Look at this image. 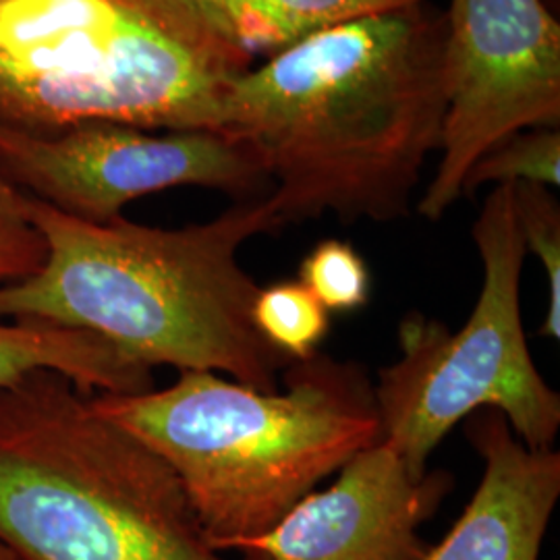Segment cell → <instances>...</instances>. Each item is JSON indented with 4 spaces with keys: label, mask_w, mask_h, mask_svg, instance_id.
I'll return each mask as SVG.
<instances>
[{
    "label": "cell",
    "mask_w": 560,
    "mask_h": 560,
    "mask_svg": "<svg viewBox=\"0 0 560 560\" xmlns=\"http://www.w3.org/2000/svg\"><path fill=\"white\" fill-rule=\"evenodd\" d=\"M106 420L179 478L217 552L270 532L298 502L382 439L374 384L353 361L316 353L261 393L214 372H179L138 395H92Z\"/></svg>",
    "instance_id": "3957f363"
},
{
    "label": "cell",
    "mask_w": 560,
    "mask_h": 560,
    "mask_svg": "<svg viewBox=\"0 0 560 560\" xmlns=\"http://www.w3.org/2000/svg\"><path fill=\"white\" fill-rule=\"evenodd\" d=\"M254 67L221 0H0V120L219 131Z\"/></svg>",
    "instance_id": "277c9868"
},
{
    "label": "cell",
    "mask_w": 560,
    "mask_h": 560,
    "mask_svg": "<svg viewBox=\"0 0 560 560\" xmlns=\"http://www.w3.org/2000/svg\"><path fill=\"white\" fill-rule=\"evenodd\" d=\"M0 541L20 560H226L175 471L48 370L0 388Z\"/></svg>",
    "instance_id": "5b68a950"
},
{
    "label": "cell",
    "mask_w": 560,
    "mask_h": 560,
    "mask_svg": "<svg viewBox=\"0 0 560 560\" xmlns=\"http://www.w3.org/2000/svg\"><path fill=\"white\" fill-rule=\"evenodd\" d=\"M48 370L88 395H138L154 388L150 368L88 330L44 320L0 318V388Z\"/></svg>",
    "instance_id": "8fae6325"
},
{
    "label": "cell",
    "mask_w": 560,
    "mask_h": 560,
    "mask_svg": "<svg viewBox=\"0 0 560 560\" xmlns=\"http://www.w3.org/2000/svg\"><path fill=\"white\" fill-rule=\"evenodd\" d=\"M483 280L471 316L451 332L441 320H400V358L374 384L382 441L413 474H425L434 448L480 409L502 413L532 451H548L560 428V395L532 360L521 320L525 245L513 185H494L474 222Z\"/></svg>",
    "instance_id": "8992f818"
},
{
    "label": "cell",
    "mask_w": 560,
    "mask_h": 560,
    "mask_svg": "<svg viewBox=\"0 0 560 560\" xmlns=\"http://www.w3.org/2000/svg\"><path fill=\"white\" fill-rule=\"evenodd\" d=\"M0 560H20L2 541H0Z\"/></svg>",
    "instance_id": "ac0fdd59"
},
{
    "label": "cell",
    "mask_w": 560,
    "mask_h": 560,
    "mask_svg": "<svg viewBox=\"0 0 560 560\" xmlns=\"http://www.w3.org/2000/svg\"><path fill=\"white\" fill-rule=\"evenodd\" d=\"M546 2H548V4H552V0H546ZM555 4H559V0H555Z\"/></svg>",
    "instance_id": "d6986e66"
},
{
    "label": "cell",
    "mask_w": 560,
    "mask_h": 560,
    "mask_svg": "<svg viewBox=\"0 0 560 560\" xmlns=\"http://www.w3.org/2000/svg\"><path fill=\"white\" fill-rule=\"evenodd\" d=\"M46 243L25 208V194L0 175V287L34 277Z\"/></svg>",
    "instance_id": "e0dca14e"
},
{
    "label": "cell",
    "mask_w": 560,
    "mask_h": 560,
    "mask_svg": "<svg viewBox=\"0 0 560 560\" xmlns=\"http://www.w3.org/2000/svg\"><path fill=\"white\" fill-rule=\"evenodd\" d=\"M300 282L328 312L349 314L370 301L372 277L360 252L340 240L320 241L300 266Z\"/></svg>",
    "instance_id": "2e32d148"
},
{
    "label": "cell",
    "mask_w": 560,
    "mask_h": 560,
    "mask_svg": "<svg viewBox=\"0 0 560 560\" xmlns=\"http://www.w3.org/2000/svg\"><path fill=\"white\" fill-rule=\"evenodd\" d=\"M441 162L418 201L436 222L502 140L560 125V23L546 0H448Z\"/></svg>",
    "instance_id": "ba28073f"
},
{
    "label": "cell",
    "mask_w": 560,
    "mask_h": 560,
    "mask_svg": "<svg viewBox=\"0 0 560 560\" xmlns=\"http://www.w3.org/2000/svg\"><path fill=\"white\" fill-rule=\"evenodd\" d=\"M241 44L272 57L312 34L349 21L405 9L423 0H221Z\"/></svg>",
    "instance_id": "7c38bea8"
},
{
    "label": "cell",
    "mask_w": 560,
    "mask_h": 560,
    "mask_svg": "<svg viewBox=\"0 0 560 560\" xmlns=\"http://www.w3.org/2000/svg\"><path fill=\"white\" fill-rule=\"evenodd\" d=\"M46 243L30 279L0 287V318L44 320L98 335L154 370L221 372L277 393L287 360L252 318L260 291L241 247L280 229L268 198L233 203L217 219L180 229L78 221L25 196Z\"/></svg>",
    "instance_id": "7a4b0ae2"
},
{
    "label": "cell",
    "mask_w": 560,
    "mask_h": 560,
    "mask_svg": "<svg viewBox=\"0 0 560 560\" xmlns=\"http://www.w3.org/2000/svg\"><path fill=\"white\" fill-rule=\"evenodd\" d=\"M515 214L527 254L544 266L548 280V310L540 335L560 339V208L552 191L536 183H515Z\"/></svg>",
    "instance_id": "9a60e30c"
},
{
    "label": "cell",
    "mask_w": 560,
    "mask_h": 560,
    "mask_svg": "<svg viewBox=\"0 0 560 560\" xmlns=\"http://www.w3.org/2000/svg\"><path fill=\"white\" fill-rule=\"evenodd\" d=\"M536 183L559 187L560 131L557 127H534L520 131L476 161L463 180L460 196H474L483 185Z\"/></svg>",
    "instance_id": "5bb4252c"
},
{
    "label": "cell",
    "mask_w": 560,
    "mask_h": 560,
    "mask_svg": "<svg viewBox=\"0 0 560 560\" xmlns=\"http://www.w3.org/2000/svg\"><path fill=\"white\" fill-rule=\"evenodd\" d=\"M455 488L444 471L413 474L378 441L340 467L339 478L303 497L258 538L231 541L224 552L245 560H421L430 544L420 527Z\"/></svg>",
    "instance_id": "9c48e42d"
},
{
    "label": "cell",
    "mask_w": 560,
    "mask_h": 560,
    "mask_svg": "<svg viewBox=\"0 0 560 560\" xmlns=\"http://www.w3.org/2000/svg\"><path fill=\"white\" fill-rule=\"evenodd\" d=\"M469 418L467 439L483 460L480 486L421 560H538L559 502L560 453L527 448L494 409Z\"/></svg>",
    "instance_id": "30bf717a"
},
{
    "label": "cell",
    "mask_w": 560,
    "mask_h": 560,
    "mask_svg": "<svg viewBox=\"0 0 560 560\" xmlns=\"http://www.w3.org/2000/svg\"><path fill=\"white\" fill-rule=\"evenodd\" d=\"M444 11L428 0L312 34L233 83L219 133L252 145L280 226L409 214L441 150Z\"/></svg>",
    "instance_id": "6da1fadb"
},
{
    "label": "cell",
    "mask_w": 560,
    "mask_h": 560,
    "mask_svg": "<svg viewBox=\"0 0 560 560\" xmlns=\"http://www.w3.org/2000/svg\"><path fill=\"white\" fill-rule=\"evenodd\" d=\"M0 175L25 196L94 224L117 221L127 203L175 187L217 189L237 201L272 194L260 154L245 141L106 120L48 133L0 120Z\"/></svg>",
    "instance_id": "52a82bcc"
},
{
    "label": "cell",
    "mask_w": 560,
    "mask_h": 560,
    "mask_svg": "<svg viewBox=\"0 0 560 560\" xmlns=\"http://www.w3.org/2000/svg\"><path fill=\"white\" fill-rule=\"evenodd\" d=\"M252 318L261 339L291 361L314 358L330 330V312L300 280L260 287Z\"/></svg>",
    "instance_id": "4fadbf2b"
}]
</instances>
